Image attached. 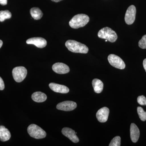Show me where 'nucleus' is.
<instances>
[{"label":"nucleus","mask_w":146,"mask_h":146,"mask_svg":"<svg viewBox=\"0 0 146 146\" xmlns=\"http://www.w3.org/2000/svg\"><path fill=\"white\" fill-rule=\"evenodd\" d=\"M137 112L139 115V118L141 121H145L146 120V112L144 111L142 107H138L137 108Z\"/></svg>","instance_id":"20"},{"label":"nucleus","mask_w":146,"mask_h":146,"mask_svg":"<svg viewBox=\"0 0 146 146\" xmlns=\"http://www.w3.org/2000/svg\"><path fill=\"white\" fill-rule=\"evenodd\" d=\"M77 106L76 103L75 102L66 101L58 104L56 106V108L59 110L70 111L75 109Z\"/></svg>","instance_id":"8"},{"label":"nucleus","mask_w":146,"mask_h":146,"mask_svg":"<svg viewBox=\"0 0 146 146\" xmlns=\"http://www.w3.org/2000/svg\"><path fill=\"white\" fill-rule=\"evenodd\" d=\"M52 1L55 2H60V1H62V0H51Z\"/></svg>","instance_id":"27"},{"label":"nucleus","mask_w":146,"mask_h":146,"mask_svg":"<svg viewBox=\"0 0 146 146\" xmlns=\"http://www.w3.org/2000/svg\"><path fill=\"white\" fill-rule=\"evenodd\" d=\"M11 136L9 130L4 126H0V141L5 142L9 140Z\"/></svg>","instance_id":"15"},{"label":"nucleus","mask_w":146,"mask_h":146,"mask_svg":"<svg viewBox=\"0 0 146 146\" xmlns=\"http://www.w3.org/2000/svg\"><path fill=\"white\" fill-rule=\"evenodd\" d=\"M27 74V69L23 66L16 67L12 70V75L14 80L17 82H21L26 77Z\"/></svg>","instance_id":"5"},{"label":"nucleus","mask_w":146,"mask_h":146,"mask_svg":"<svg viewBox=\"0 0 146 146\" xmlns=\"http://www.w3.org/2000/svg\"><path fill=\"white\" fill-rule=\"evenodd\" d=\"M32 99L36 102H43L47 99V96L44 93L41 92H35L32 94Z\"/></svg>","instance_id":"16"},{"label":"nucleus","mask_w":146,"mask_h":146,"mask_svg":"<svg viewBox=\"0 0 146 146\" xmlns=\"http://www.w3.org/2000/svg\"><path fill=\"white\" fill-rule=\"evenodd\" d=\"M30 12L32 18L35 20H39L43 16V14L42 11L40 10V9L37 7H33L31 8Z\"/></svg>","instance_id":"18"},{"label":"nucleus","mask_w":146,"mask_h":146,"mask_svg":"<svg viewBox=\"0 0 146 146\" xmlns=\"http://www.w3.org/2000/svg\"><path fill=\"white\" fill-rule=\"evenodd\" d=\"M65 44L68 50L72 52L86 54L89 51V48L86 45L75 40H68Z\"/></svg>","instance_id":"1"},{"label":"nucleus","mask_w":146,"mask_h":146,"mask_svg":"<svg viewBox=\"0 0 146 146\" xmlns=\"http://www.w3.org/2000/svg\"><path fill=\"white\" fill-rule=\"evenodd\" d=\"M27 131L30 136L35 139H42L46 136V133L44 130L34 124L29 126L28 127Z\"/></svg>","instance_id":"4"},{"label":"nucleus","mask_w":146,"mask_h":146,"mask_svg":"<svg viewBox=\"0 0 146 146\" xmlns=\"http://www.w3.org/2000/svg\"><path fill=\"white\" fill-rule=\"evenodd\" d=\"M49 86L52 90L56 93L67 94L69 92V88L65 85H61L55 83H50Z\"/></svg>","instance_id":"13"},{"label":"nucleus","mask_w":146,"mask_h":146,"mask_svg":"<svg viewBox=\"0 0 146 146\" xmlns=\"http://www.w3.org/2000/svg\"><path fill=\"white\" fill-rule=\"evenodd\" d=\"M92 83L95 92L97 94L101 93L104 88L102 82L98 79H94L92 81Z\"/></svg>","instance_id":"17"},{"label":"nucleus","mask_w":146,"mask_h":146,"mask_svg":"<svg viewBox=\"0 0 146 146\" xmlns=\"http://www.w3.org/2000/svg\"><path fill=\"white\" fill-rule=\"evenodd\" d=\"M26 42L28 44H33L40 48L46 47L47 43L46 39L40 37L30 38L27 40Z\"/></svg>","instance_id":"9"},{"label":"nucleus","mask_w":146,"mask_h":146,"mask_svg":"<svg viewBox=\"0 0 146 146\" xmlns=\"http://www.w3.org/2000/svg\"><path fill=\"white\" fill-rule=\"evenodd\" d=\"M98 36L100 38L106 39L112 43L115 42L118 38L116 33L108 27L103 28L100 30L98 33Z\"/></svg>","instance_id":"3"},{"label":"nucleus","mask_w":146,"mask_h":146,"mask_svg":"<svg viewBox=\"0 0 146 146\" xmlns=\"http://www.w3.org/2000/svg\"><path fill=\"white\" fill-rule=\"evenodd\" d=\"M107 41H108V40H105V42H107Z\"/></svg>","instance_id":"29"},{"label":"nucleus","mask_w":146,"mask_h":146,"mask_svg":"<svg viewBox=\"0 0 146 146\" xmlns=\"http://www.w3.org/2000/svg\"><path fill=\"white\" fill-rule=\"evenodd\" d=\"M138 103L141 105H146V98L144 96H140L137 98Z\"/></svg>","instance_id":"23"},{"label":"nucleus","mask_w":146,"mask_h":146,"mask_svg":"<svg viewBox=\"0 0 146 146\" xmlns=\"http://www.w3.org/2000/svg\"><path fill=\"white\" fill-rule=\"evenodd\" d=\"M89 16L86 14H77L71 19L69 25L72 28L78 29L85 26L89 23Z\"/></svg>","instance_id":"2"},{"label":"nucleus","mask_w":146,"mask_h":146,"mask_svg":"<svg viewBox=\"0 0 146 146\" xmlns=\"http://www.w3.org/2000/svg\"><path fill=\"white\" fill-rule=\"evenodd\" d=\"M11 13L8 10L1 11H0V22H3L6 19L11 18Z\"/></svg>","instance_id":"19"},{"label":"nucleus","mask_w":146,"mask_h":146,"mask_svg":"<svg viewBox=\"0 0 146 146\" xmlns=\"http://www.w3.org/2000/svg\"><path fill=\"white\" fill-rule=\"evenodd\" d=\"M108 62L112 66L120 70H123L125 68V64L122 59L118 56L111 54L108 56Z\"/></svg>","instance_id":"6"},{"label":"nucleus","mask_w":146,"mask_h":146,"mask_svg":"<svg viewBox=\"0 0 146 146\" xmlns=\"http://www.w3.org/2000/svg\"><path fill=\"white\" fill-rule=\"evenodd\" d=\"M130 137L131 141L136 143L140 137V130L135 124L132 123L130 126Z\"/></svg>","instance_id":"14"},{"label":"nucleus","mask_w":146,"mask_h":146,"mask_svg":"<svg viewBox=\"0 0 146 146\" xmlns=\"http://www.w3.org/2000/svg\"><path fill=\"white\" fill-rule=\"evenodd\" d=\"M138 46L142 49H146V35L142 37L139 41Z\"/></svg>","instance_id":"22"},{"label":"nucleus","mask_w":146,"mask_h":146,"mask_svg":"<svg viewBox=\"0 0 146 146\" xmlns=\"http://www.w3.org/2000/svg\"><path fill=\"white\" fill-rule=\"evenodd\" d=\"M52 69L55 72L58 74H65L70 72L68 65L62 63H56L52 65Z\"/></svg>","instance_id":"12"},{"label":"nucleus","mask_w":146,"mask_h":146,"mask_svg":"<svg viewBox=\"0 0 146 146\" xmlns=\"http://www.w3.org/2000/svg\"><path fill=\"white\" fill-rule=\"evenodd\" d=\"M5 88V84L2 78L0 77V90H3Z\"/></svg>","instance_id":"24"},{"label":"nucleus","mask_w":146,"mask_h":146,"mask_svg":"<svg viewBox=\"0 0 146 146\" xmlns=\"http://www.w3.org/2000/svg\"><path fill=\"white\" fill-rule=\"evenodd\" d=\"M109 146H121V138L120 136H117L112 139Z\"/></svg>","instance_id":"21"},{"label":"nucleus","mask_w":146,"mask_h":146,"mask_svg":"<svg viewBox=\"0 0 146 146\" xmlns=\"http://www.w3.org/2000/svg\"><path fill=\"white\" fill-rule=\"evenodd\" d=\"M62 133L63 135L70 139L73 143H77L79 141L75 131L72 129L68 127L63 128L62 130Z\"/></svg>","instance_id":"11"},{"label":"nucleus","mask_w":146,"mask_h":146,"mask_svg":"<svg viewBox=\"0 0 146 146\" xmlns=\"http://www.w3.org/2000/svg\"><path fill=\"white\" fill-rule=\"evenodd\" d=\"M109 112V109L107 107H103L99 110L96 113L98 121L101 123H105L107 121Z\"/></svg>","instance_id":"10"},{"label":"nucleus","mask_w":146,"mask_h":146,"mask_svg":"<svg viewBox=\"0 0 146 146\" xmlns=\"http://www.w3.org/2000/svg\"><path fill=\"white\" fill-rule=\"evenodd\" d=\"M136 8L135 6H130L127 9L125 13V20L126 23L130 25L134 23L136 18Z\"/></svg>","instance_id":"7"},{"label":"nucleus","mask_w":146,"mask_h":146,"mask_svg":"<svg viewBox=\"0 0 146 146\" xmlns=\"http://www.w3.org/2000/svg\"><path fill=\"white\" fill-rule=\"evenodd\" d=\"M7 0H0V4L2 5H5L7 4Z\"/></svg>","instance_id":"25"},{"label":"nucleus","mask_w":146,"mask_h":146,"mask_svg":"<svg viewBox=\"0 0 146 146\" xmlns=\"http://www.w3.org/2000/svg\"><path fill=\"white\" fill-rule=\"evenodd\" d=\"M143 67L145 69V70L146 72V58L144 59L143 62Z\"/></svg>","instance_id":"26"},{"label":"nucleus","mask_w":146,"mask_h":146,"mask_svg":"<svg viewBox=\"0 0 146 146\" xmlns=\"http://www.w3.org/2000/svg\"><path fill=\"white\" fill-rule=\"evenodd\" d=\"M3 44V42L2 40H0V48H1V47L2 46Z\"/></svg>","instance_id":"28"}]
</instances>
